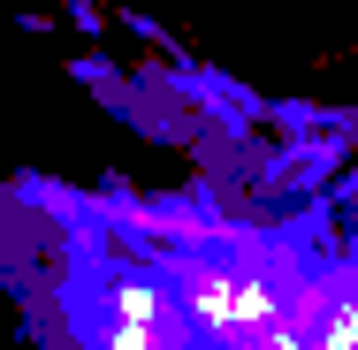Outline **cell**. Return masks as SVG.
I'll list each match as a JSON object with an SVG mask.
<instances>
[{"label":"cell","instance_id":"cell-1","mask_svg":"<svg viewBox=\"0 0 358 350\" xmlns=\"http://www.w3.org/2000/svg\"><path fill=\"white\" fill-rule=\"evenodd\" d=\"M23 198L46 350H358V183L267 152L191 191Z\"/></svg>","mask_w":358,"mask_h":350}]
</instances>
